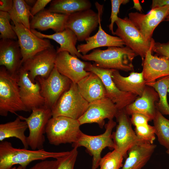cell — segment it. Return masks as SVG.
Masks as SVG:
<instances>
[{
	"label": "cell",
	"mask_w": 169,
	"mask_h": 169,
	"mask_svg": "<svg viewBox=\"0 0 169 169\" xmlns=\"http://www.w3.org/2000/svg\"><path fill=\"white\" fill-rule=\"evenodd\" d=\"M137 54L131 49L111 46L105 50L95 49L89 54L82 55L81 58L85 61H93L97 67L108 69L133 71V61Z\"/></svg>",
	"instance_id": "1"
},
{
	"label": "cell",
	"mask_w": 169,
	"mask_h": 169,
	"mask_svg": "<svg viewBox=\"0 0 169 169\" xmlns=\"http://www.w3.org/2000/svg\"><path fill=\"white\" fill-rule=\"evenodd\" d=\"M69 152V151L50 152L44 148L36 150L17 148L13 147L11 142L3 141L0 143V169H12L13 166L17 164L26 169L33 161L49 158L57 159Z\"/></svg>",
	"instance_id": "2"
},
{
	"label": "cell",
	"mask_w": 169,
	"mask_h": 169,
	"mask_svg": "<svg viewBox=\"0 0 169 169\" xmlns=\"http://www.w3.org/2000/svg\"><path fill=\"white\" fill-rule=\"evenodd\" d=\"M19 111H28L20 98L17 74H12L4 67L1 66L0 69V115L5 117L9 112L16 114V112Z\"/></svg>",
	"instance_id": "3"
},
{
	"label": "cell",
	"mask_w": 169,
	"mask_h": 169,
	"mask_svg": "<svg viewBox=\"0 0 169 169\" xmlns=\"http://www.w3.org/2000/svg\"><path fill=\"white\" fill-rule=\"evenodd\" d=\"M78 120L59 116L52 117L46 127V133L49 143L58 146L61 144L76 142L83 133Z\"/></svg>",
	"instance_id": "4"
},
{
	"label": "cell",
	"mask_w": 169,
	"mask_h": 169,
	"mask_svg": "<svg viewBox=\"0 0 169 169\" xmlns=\"http://www.w3.org/2000/svg\"><path fill=\"white\" fill-rule=\"evenodd\" d=\"M89 104L80 93L77 83L72 82L51 109L52 117L64 116L78 120L86 111Z\"/></svg>",
	"instance_id": "5"
},
{
	"label": "cell",
	"mask_w": 169,
	"mask_h": 169,
	"mask_svg": "<svg viewBox=\"0 0 169 169\" xmlns=\"http://www.w3.org/2000/svg\"><path fill=\"white\" fill-rule=\"evenodd\" d=\"M31 111L28 117L18 116L27 124L29 133L27 140L28 146L33 150L42 149L45 141L46 127L52 117L51 109L44 105L34 108Z\"/></svg>",
	"instance_id": "6"
},
{
	"label": "cell",
	"mask_w": 169,
	"mask_h": 169,
	"mask_svg": "<svg viewBox=\"0 0 169 169\" xmlns=\"http://www.w3.org/2000/svg\"><path fill=\"white\" fill-rule=\"evenodd\" d=\"M98 13L91 9L80 11L69 14L65 27L70 29L76 34L78 41L85 40L97 27L101 19L103 5L95 3Z\"/></svg>",
	"instance_id": "7"
},
{
	"label": "cell",
	"mask_w": 169,
	"mask_h": 169,
	"mask_svg": "<svg viewBox=\"0 0 169 169\" xmlns=\"http://www.w3.org/2000/svg\"><path fill=\"white\" fill-rule=\"evenodd\" d=\"M112 120H109L105 125V130L102 134L97 136H90L82 133L78 141L72 144V146L78 148L85 147L93 156L92 169H96L99 166L101 153L106 147L114 149L115 146L112 138V131L116 125Z\"/></svg>",
	"instance_id": "8"
},
{
	"label": "cell",
	"mask_w": 169,
	"mask_h": 169,
	"mask_svg": "<svg viewBox=\"0 0 169 169\" xmlns=\"http://www.w3.org/2000/svg\"><path fill=\"white\" fill-rule=\"evenodd\" d=\"M117 28L114 35L120 38L125 45L132 49L142 59L150 49L153 40H147L128 18L119 17L115 22Z\"/></svg>",
	"instance_id": "9"
},
{
	"label": "cell",
	"mask_w": 169,
	"mask_h": 169,
	"mask_svg": "<svg viewBox=\"0 0 169 169\" xmlns=\"http://www.w3.org/2000/svg\"><path fill=\"white\" fill-rule=\"evenodd\" d=\"M35 80L39 83L41 93L45 100L44 105L51 109L62 95L70 88L72 81L60 74L54 67L46 78L40 76Z\"/></svg>",
	"instance_id": "10"
},
{
	"label": "cell",
	"mask_w": 169,
	"mask_h": 169,
	"mask_svg": "<svg viewBox=\"0 0 169 169\" xmlns=\"http://www.w3.org/2000/svg\"><path fill=\"white\" fill-rule=\"evenodd\" d=\"M85 70L95 73L100 78L105 87L107 97L115 105L118 110L125 109L138 96L132 93L123 92L116 87L111 78L112 74L115 69L99 68L89 62Z\"/></svg>",
	"instance_id": "11"
},
{
	"label": "cell",
	"mask_w": 169,
	"mask_h": 169,
	"mask_svg": "<svg viewBox=\"0 0 169 169\" xmlns=\"http://www.w3.org/2000/svg\"><path fill=\"white\" fill-rule=\"evenodd\" d=\"M115 117L118 124L112 134L114 149L125 157L129 150L140 141L132 129L131 119L125 109L118 110Z\"/></svg>",
	"instance_id": "12"
},
{
	"label": "cell",
	"mask_w": 169,
	"mask_h": 169,
	"mask_svg": "<svg viewBox=\"0 0 169 169\" xmlns=\"http://www.w3.org/2000/svg\"><path fill=\"white\" fill-rule=\"evenodd\" d=\"M12 26L17 35L20 48L22 65L36 54L53 46L49 39L38 38L21 24L13 22Z\"/></svg>",
	"instance_id": "13"
},
{
	"label": "cell",
	"mask_w": 169,
	"mask_h": 169,
	"mask_svg": "<svg viewBox=\"0 0 169 169\" xmlns=\"http://www.w3.org/2000/svg\"><path fill=\"white\" fill-rule=\"evenodd\" d=\"M57 54L53 46L36 54L21 66L28 72L31 80L35 82L38 76L46 78L49 76L55 67Z\"/></svg>",
	"instance_id": "14"
},
{
	"label": "cell",
	"mask_w": 169,
	"mask_h": 169,
	"mask_svg": "<svg viewBox=\"0 0 169 169\" xmlns=\"http://www.w3.org/2000/svg\"><path fill=\"white\" fill-rule=\"evenodd\" d=\"M169 7L164 6L151 9L147 14L131 12L129 18L147 40L151 41L153 32L169 14Z\"/></svg>",
	"instance_id": "15"
},
{
	"label": "cell",
	"mask_w": 169,
	"mask_h": 169,
	"mask_svg": "<svg viewBox=\"0 0 169 169\" xmlns=\"http://www.w3.org/2000/svg\"><path fill=\"white\" fill-rule=\"evenodd\" d=\"M18 82L21 100L27 111L45 105V100L41 93L40 86L36 81L33 82L28 76V72L21 66L17 74Z\"/></svg>",
	"instance_id": "16"
},
{
	"label": "cell",
	"mask_w": 169,
	"mask_h": 169,
	"mask_svg": "<svg viewBox=\"0 0 169 169\" xmlns=\"http://www.w3.org/2000/svg\"><path fill=\"white\" fill-rule=\"evenodd\" d=\"M118 111L115 105L106 97L89 103L86 111L78 120L81 125L96 123L102 128L105 125V119H113Z\"/></svg>",
	"instance_id": "17"
},
{
	"label": "cell",
	"mask_w": 169,
	"mask_h": 169,
	"mask_svg": "<svg viewBox=\"0 0 169 169\" xmlns=\"http://www.w3.org/2000/svg\"><path fill=\"white\" fill-rule=\"evenodd\" d=\"M89 63L81 60L67 51H63L57 53L55 67L61 74L77 83L90 74V72L85 70Z\"/></svg>",
	"instance_id": "18"
},
{
	"label": "cell",
	"mask_w": 169,
	"mask_h": 169,
	"mask_svg": "<svg viewBox=\"0 0 169 169\" xmlns=\"http://www.w3.org/2000/svg\"><path fill=\"white\" fill-rule=\"evenodd\" d=\"M155 41L142 60L143 78L146 84L156 81L157 79L169 76V59L166 57L152 55V46Z\"/></svg>",
	"instance_id": "19"
},
{
	"label": "cell",
	"mask_w": 169,
	"mask_h": 169,
	"mask_svg": "<svg viewBox=\"0 0 169 169\" xmlns=\"http://www.w3.org/2000/svg\"><path fill=\"white\" fill-rule=\"evenodd\" d=\"M159 100L158 94L155 90L146 85L141 96H138L125 110L129 116L134 113H140L146 116L151 121L154 118L156 110L155 103Z\"/></svg>",
	"instance_id": "20"
},
{
	"label": "cell",
	"mask_w": 169,
	"mask_h": 169,
	"mask_svg": "<svg viewBox=\"0 0 169 169\" xmlns=\"http://www.w3.org/2000/svg\"><path fill=\"white\" fill-rule=\"evenodd\" d=\"M22 56L18 41L0 40V65L12 74H17L21 67Z\"/></svg>",
	"instance_id": "21"
},
{
	"label": "cell",
	"mask_w": 169,
	"mask_h": 169,
	"mask_svg": "<svg viewBox=\"0 0 169 169\" xmlns=\"http://www.w3.org/2000/svg\"><path fill=\"white\" fill-rule=\"evenodd\" d=\"M69 15L44 9L32 18L30 29L44 31L51 29L55 33L62 32L65 28V23Z\"/></svg>",
	"instance_id": "22"
},
{
	"label": "cell",
	"mask_w": 169,
	"mask_h": 169,
	"mask_svg": "<svg viewBox=\"0 0 169 169\" xmlns=\"http://www.w3.org/2000/svg\"><path fill=\"white\" fill-rule=\"evenodd\" d=\"M156 145L139 141L128 151V156L121 169H141L149 161Z\"/></svg>",
	"instance_id": "23"
},
{
	"label": "cell",
	"mask_w": 169,
	"mask_h": 169,
	"mask_svg": "<svg viewBox=\"0 0 169 169\" xmlns=\"http://www.w3.org/2000/svg\"><path fill=\"white\" fill-rule=\"evenodd\" d=\"M77 84L81 95L89 103L107 97L106 90L102 81L93 73L90 72L89 75Z\"/></svg>",
	"instance_id": "24"
},
{
	"label": "cell",
	"mask_w": 169,
	"mask_h": 169,
	"mask_svg": "<svg viewBox=\"0 0 169 169\" xmlns=\"http://www.w3.org/2000/svg\"><path fill=\"white\" fill-rule=\"evenodd\" d=\"M100 20L99 29L95 34L86 39V43L78 44L77 47L78 51L82 55L87 54L92 49L102 47L115 46L123 47L125 44L119 37L111 35L106 33L102 29Z\"/></svg>",
	"instance_id": "25"
},
{
	"label": "cell",
	"mask_w": 169,
	"mask_h": 169,
	"mask_svg": "<svg viewBox=\"0 0 169 169\" xmlns=\"http://www.w3.org/2000/svg\"><path fill=\"white\" fill-rule=\"evenodd\" d=\"M34 34L42 39H51L60 45L57 47V53L67 51L70 54L81 58L82 54L78 50L76 45L78 41L75 33L71 29L66 28L62 32L55 33L51 34H46L38 31L35 29H30Z\"/></svg>",
	"instance_id": "26"
},
{
	"label": "cell",
	"mask_w": 169,
	"mask_h": 169,
	"mask_svg": "<svg viewBox=\"0 0 169 169\" xmlns=\"http://www.w3.org/2000/svg\"><path fill=\"white\" fill-rule=\"evenodd\" d=\"M111 78L120 90L132 93L138 96H141L146 86L142 72L137 73L132 71L129 76L125 77L120 74L119 70H115Z\"/></svg>",
	"instance_id": "27"
},
{
	"label": "cell",
	"mask_w": 169,
	"mask_h": 169,
	"mask_svg": "<svg viewBox=\"0 0 169 169\" xmlns=\"http://www.w3.org/2000/svg\"><path fill=\"white\" fill-rule=\"evenodd\" d=\"M28 128L26 122L18 117L13 121L0 124V141L7 138L15 137L19 139L24 148H28V146L25 132Z\"/></svg>",
	"instance_id": "28"
},
{
	"label": "cell",
	"mask_w": 169,
	"mask_h": 169,
	"mask_svg": "<svg viewBox=\"0 0 169 169\" xmlns=\"http://www.w3.org/2000/svg\"><path fill=\"white\" fill-rule=\"evenodd\" d=\"M91 6L88 0H54L47 9L51 12L69 15L90 9Z\"/></svg>",
	"instance_id": "29"
},
{
	"label": "cell",
	"mask_w": 169,
	"mask_h": 169,
	"mask_svg": "<svg viewBox=\"0 0 169 169\" xmlns=\"http://www.w3.org/2000/svg\"><path fill=\"white\" fill-rule=\"evenodd\" d=\"M146 85L153 88L158 93L159 100L155 103L156 108L163 115H169V105L167 95L169 86V76L161 78Z\"/></svg>",
	"instance_id": "30"
},
{
	"label": "cell",
	"mask_w": 169,
	"mask_h": 169,
	"mask_svg": "<svg viewBox=\"0 0 169 169\" xmlns=\"http://www.w3.org/2000/svg\"><path fill=\"white\" fill-rule=\"evenodd\" d=\"M11 10L8 13L13 22L21 24L27 28L30 29L29 18L33 16L31 13L32 7L28 5L24 0H13Z\"/></svg>",
	"instance_id": "31"
},
{
	"label": "cell",
	"mask_w": 169,
	"mask_h": 169,
	"mask_svg": "<svg viewBox=\"0 0 169 169\" xmlns=\"http://www.w3.org/2000/svg\"><path fill=\"white\" fill-rule=\"evenodd\" d=\"M153 121L155 135L159 143L167 149L169 148V120L156 109Z\"/></svg>",
	"instance_id": "32"
},
{
	"label": "cell",
	"mask_w": 169,
	"mask_h": 169,
	"mask_svg": "<svg viewBox=\"0 0 169 169\" xmlns=\"http://www.w3.org/2000/svg\"><path fill=\"white\" fill-rule=\"evenodd\" d=\"M124 156L115 149L110 152L100 159L99 166L101 169H120L122 167Z\"/></svg>",
	"instance_id": "33"
},
{
	"label": "cell",
	"mask_w": 169,
	"mask_h": 169,
	"mask_svg": "<svg viewBox=\"0 0 169 169\" xmlns=\"http://www.w3.org/2000/svg\"><path fill=\"white\" fill-rule=\"evenodd\" d=\"M9 13L0 11V38L16 40L17 35L10 23Z\"/></svg>",
	"instance_id": "34"
},
{
	"label": "cell",
	"mask_w": 169,
	"mask_h": 169,
	"mask_svg": "<svg viewBox=\"0 0 169 169\" xmlns=\"http://www.w3.org/2000/svg\"><path fill=\"white\" fill-rule=\"evenodd\" d=\"M135 131L139 141L153 144L156 139L154 127L148 124L135 126Z\"/></svg>",
	"instance_id": "35"
},
{
	"label": "cell",
	"mask_w": 169,
	"mask_h": 169,
	"mask_svg": "<svg viewBox=\"0 0 169 169\" xmlns=\"http://www.w3.org/2000/svg\"><path fill=\"white\" fill-rule=\"evenodd\" d=\"M78 148L76 147L69 151L67 155L59 158V164L57 169H74V166L78 154Z\"/></svg>",
	"instance_id": "36"
},
{
	"label": "cell",
	"mask_w": 169,
	"mask_h": 169,
	"mask_svg": "<svg viewBox=\"0 0 169 169\" xmlns=\"http://www.w3.org/2000/svg\"><path fill=\"white\" fill-rule=\"evenodd\" d=\"M129 0H110L111 5V11L110 19L111 23L109 26V28L110 31L111 32L112 34H114V32L113 31L114 24L119 18L118 17V14L119 12L120 5L122 4H125L129 2Z\"/></svg>",
	"instance_id": "37"
},
{
	"label": "cell",
	"mask_w": 169,
	"mask_h": 169,
	"mask_svg": "<svg viewBox=\"0 0 169 169\" xmlns=\"http://www.w3.org/2000/svg\"><path fill=\"white\" fill-rule=\"evenodd\" d=\"M152 50L158 56H164L169 59V41L166 43L156 42L154 41Z\"/></svg>",
	"instance_id": "38"
},
{
	"label": "cell",
	"mask_w": 169,
	"mask_h": 169,
	"mask_svg": "<svg viewBox=\"0 0 169 169\" xmlns=\"http://www.w3.org/2000/svg\"><path fill=\"white\" fill-rule=\"evenodd\" d=\"M59 160H44L38 162L28 169H57L59 164Z\"/></svg>",
	"instance_id": "39"
},
{
	"label": "cell",
	"mask_w": 169,
	"mask_h": 169,
	"mask_svg": "<svg viewBox=\"0 0 169 169\" xmlns=\"http://www.w3.org/2000/svg\"><path fill=\"white\" fill-rule=\"evenodd\" d=\"M131 116L130 119L131 123L135 127L148 124V122L151 121L148 117L141 114L134 113Z\"/></svg>",
	"instance_id": "40"
},
{
	"label": "cell",
	"mask_w": 169,
	"mask_h": 169,
	"mask_svg": "<svg viewBox=\"0 0 169 169\" xmlns=\"http://www.w3.org/2000/svg\"><path fill=\"white\" fill-rule=\"evenodd\" d=\"M52 0H37L34 5L32 7L30 12L34 16L40 12L44 9L45 6Z\"/></svg>",
	"instance_id": "41"
},
{
	"label": "cell",
	"mask_w": 169,
	"mask_h": 169,
	"mask_svg": "<svg viewBox=\"0 0 169 169\" xmlns=\"http://www.w3.org/2000/svg\"><path fill=\"white\" fill-rule=\"evenodd\" d=\"M13 3L12 0H0V11L9 13L12 9Z\"/></svg>",
	"instance_id": "42"
},
{
	"label": "cell",
	"mask_w": 169,
	"mask_h": 169,
	"mask_svg": "<svg viewBox=\"0 0 169 169\" xmlns=\"http://www.w3.org/2000/svg\"><path fill=\"white\" fill-rule=\"evenodd\" d=\"M165 6L169 7V0H153L151 8L153 9Z\"/></svg>",
	"instance_id": "43"
},
{
	"label": "cell",
	"mask_w": 169,
	"mask_h": 169,
	"mask_svg": "<svg viewBox=\"0 0 169 169\" xmlns=\"http://www.w3.org/2000/svg\"><path fill=\"white\" fill-rule=\"evenodd\" d=\"M133 1L134 3V6L132 8H135L137 11H139L140 13H142V8L139 1L138 0H133Z\"/></svg>",
	"instance_id": "44"
},
{
	"label": "cell",
	"mask_w": 169,
	"mask_h": 169,
	"mask_svg": "<svg viewBox=\"0 0 169 169\" xmlns=\"http://www.w3.org/2000/svg\"><path fill=\"white\" fill-rule=\"evenodd\" d=\"M24 1L30 7L31 5L33 6L36 1V0H25Z\"/></svg>",
	"instance_id": "45"
},
{
	"label": "cell",
	"mask_w": 169,
	"mask_h": 169,
	"mask_svg": "<svg viewBox=\"0 0 169 169\" xmlns=\"http://www.w3.org/2000/svg\"><path fill=\"white\" fill-rule=\"evenodd\" d=\"M164 21L169 22V14L167 16Z\"/></svg>",
	"instance_id": "46"
},
{
	"label": "cell",
	"mask_w": 169,
	"mask_h": 169,
	"mask_svg": "<svg viewBox=\"0 0 169 169\" xmlns=\"http://www.w3.org/2000/svg\"><path fill=\"white\" fill-rule=\"evenodd\" d=\"M15 169H24L21 166L19 165V166L17 167H16Z\"/></svg>",
	"instance_id": "47"
},
{
	"label": "cell",
	"mask_w": 169,
	"mask_h": 169,
	"mask_svg": "<svg viewBox=\"0 0 169 169\" xmlns=\"http://www.w3.org/2000/svg\"><path fill=\"white\" fill-rule=\"evenodd\" d=\"M166 153L169 155V148L167 149L166 151Z\"/></svg>",
	"instance_id": "48"
},
{
	"label": "cell",
	"mask_w": 169,
	"mask_h": 169,
	"mask_svg": "<svg viewBox=\"0 0 169 169\" xmlns=\"http://www.w3.org/2000/svg\"><path fill=\"white\" fill-rule=\"evenodd\" d=\"M16 167L15 166L13 167L12 169H15Z\"/></svg>",
	"instance_id": "49"
},
{
	"label": "cell",
	"mask_w": 169,
	"mask_h": 169,
	"mask_svg": "<svg viewBox=\"0 0 169 169\" xmlns=\"http://www.w3.org/2000/svg\"><path fill=\"white\" fill-rule=\"evenodd\" d=\"M168 92L169 93V87H168Z\"/></svg>",
	"instance_id": "50"
},
{
	"label": "cell",
	"mask_w": 169,
	"mask_h": 169,
	"mask_svg": "<svg viewBox=\"0 0 169 169\" xmlns=\"http://www.w3.org/2000/svg\"><path fill=\"white\" fill-rule=\"evenodd\" d=\"M100 169H101V168H100Z\"/></svg>",
	"instance_id": "51"
}]
</instances>
